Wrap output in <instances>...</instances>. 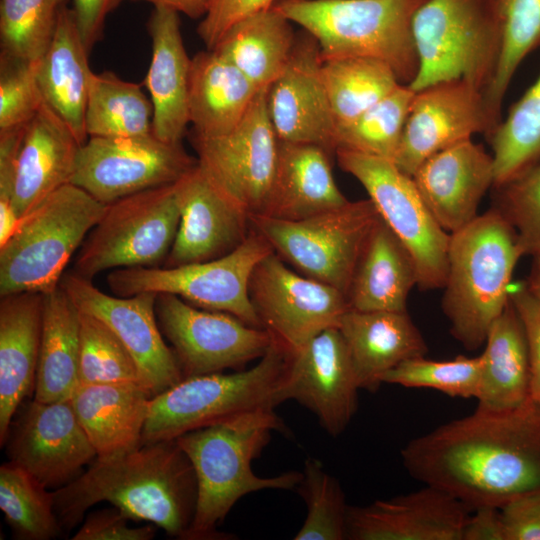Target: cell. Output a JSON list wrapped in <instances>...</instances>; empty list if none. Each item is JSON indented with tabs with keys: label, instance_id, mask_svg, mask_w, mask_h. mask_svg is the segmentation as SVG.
Instances as JSON below:
<instances>
[{
	"label": "cell",
	"instance_id": "6da1fadb",
	"mask_svg": "<svg viewBox=\"0 0 540 540\" xmlns=\"http://www.w3.org/2000/svg\"><path fill=\"white\" fill-rule=\"evenodd\" d=\"M407 472L471 511L502 507L540 489V406L532 399L510 411L476 410L409 441Z\"/></svg>",
	"mask_w": 540,
	"mask_h": 540
},
{
	"label": "cell",
	"instance_id": "7a4b0ae2",
	"mask_svg": "<svg viewBox=\"0 0 540 540\" xmlns=\"http://www.w3.org/2000/svg\"><path fill=\"white\" fill-rule=\"evenodd\" d=\"M197 495L194 467L176 439L96 457L85 472L53 491L62 530L70 531L90 507L107 501L130 520L151 522L178 539L192 523Z\"/></svg>",
	"mask_w": 540,
	"mask_h": 540
},
{
	"label": "cell",
	"instance_id": "3957f363",
	"mask_svg": "<svg viewBox=\"0 0 540 540\" xmlns=\"http://www.w3.org/2000/svg\"><path fill=\"white\" fill-rule=\"evenodd\" d=\"M272 431L286 434L288 429L273 408H261L176 439L194 467L198 484L195 514L184 540L230 539L217 527L240 498L265 489L295 490L302 472L264 478L251 468L270 442Z\"/></svg>",
	"mask_w": 540,
	"mask_h": 540
},
{
	"label": "cell",
	"instance_id": "277c9868",
	"mask_svg": "<svg viewBox=\"0 0 540 540\" xmlns=\"http://www.w3.org/2000/svg\"><path fill=\"white\" fill-rule=\"evenodd\" d=\"M522 252L514 229L493 207L450 234L442 310L452 336L466 349L485 344L510 300Z\"/></svg>",
	"mask_w": 540,
	"mask_h": 540
},
{
	"label": "cell",
	"instance_id": "5b68a950",
	"mask_svg": "<svg viewBox=\"0 0 540 540\" xmlns=\"http://www.w3.org/2000/svg\"><path fill=\"white\" fill-rule=\"evenodd\" d=\"M426 0H280L273 5L317 41L322 61L370 57L409 85L419 62L412 20Z\"/></svg>",
	"mask_w": 540,
	"mask_h": 540
},
{
	"label": "cell",
	"instance_id": "8992f818",
	"mask_svg": "<svg viewBox=\"0 0 540 540\" xmlns=\"http://www.w3.org/2000/svg\"><path fill=\"white\" fill-rule=\"evenodd\" d=\"M106 208L72 183L46 197L0 246V296L56 289L72 255Z\"/></svg>",
	"mask_w": 540,
	"mask_h": 540
},
{
	"label": "cell",
	"instance_id": "52a82bcc",
	"mask_svg": "<svg viewBox=\"0 0 540 540\" xmlns=\"http://www.w3.org/2000/svg\"><path fill=\"white\" fill-rule=\"evenodd\" d=\"M290 352L273 341L249 369L183 378L149 401L142 445L175 440L232 416L279 405Z\"/></svg>",
	"mask_w": 540,
	"mask_h": 540
},
{
	"label": "cell",
	"instance_id": "ba28073f",
	"mask_svg": "<svg viewBox=\"0 0 540 540\" xmlns=\"http://www.w3.org/2000/svg\"><path fill=\"white\" fill-rule=\"evenodd\" d=\"M412 35L419 62L412 90L463 79L485 92L499 53L487 0H426L413 17Z\"/></svg>",
	"mask_w": 540,
	"mask_h": 540
},
{
	"label": "cell",
	"instance_id": "9c48e42d",
	"mask_svg": "<svg viewBox=\"0 0 540 540\" xmlns=\"http://www.w3.org/2000/svg\"><path fill=\"white\" fill-rule=\"evenodd\" d=\"M379 218L373 202L366 199L300 220L250 215V223L299 273L346 295L362 247Z\"/></svg>",
	"mask_w": 540,
	"mask_h": 540
},
{
	"label": "cell",
	"instance_id": "30bf717a",
	"mask_svg": "<svg viewBox=\"0 0 540 540\" xmlns=\"http://www.w3.org/2000/svg\"><path fill=\"white\" fill-rule=\"evenodd\" d=\"M272 252L270 244L251 228L244 242L224 256L175 267L118 268L108 274L107 283L118 296L173 294L196 307L226 312L262 328L249 296V282L256 265Z\"/></svg>",
	"mask_w": 540,
	"mask_h": 540
},
{
	"label": "cell",
	"instance_id": "8fae6325",
	"mask_svg": "<svg viewBox=\"0 0 540 540\" xmlns=\"http://www.w3.org/2000/svg\"><path fill=\"white\" fill-rule=\"evenodd\" d=\"M173 184L108 204L76 259L74 273L92 280L105 270L154 267L167 258L180 220Z\"/></svg>",
	"mask_w": 540,
	"mask_h": 540
},
{
	"label": "cell",
	"instance_id": "7c38bea8",
	"mask_svg": "<svg viewBox=\"0 0 540 540\" xmlns=\"http://www.w3.org/2000/svg\"><path fill=\"white\" fill-rule=\"evenodd\" d=\"M340 168L365 188L381 219L409 250L421 290L444 287L450 234L435 220L413 178L393 161L345 149L335 151Z\"/></svg>",
	"mask_w": 540,
	"mask_h": 540
},
{
	"label": "cell",
	"instance_id": "4fadbf2b",
	"mask_svg": "<svg viewBox=\"0 0 540 540\" xmlns=\"http://www.w3.org/2000/svg\"><path fill=\"white\" fill-rule=\"evenodd\" d=\"M267 90L259 91L232 131L215 137H191L202 171L249 215L262 214L278 160L279 139L268 114Z\"/></svg>",
	"mask_w": 540,
	"mask_h": 540
},
{
	"label": "cell",
	"instance_id": "5bb4252c",
	"mask_svg": "<svg viewBox=\"0 0 540 540\" xmlns=\"http://www.w3.org/2000/svg\"><path fill=\"white\" fill-rule=\"evenodd\" d=\"M197 164L181 143L149 133L89 137L80 147L72 184L108 205L123 197L179 180Z\"/></svg>",
	"mask_w": 540,
	"mask_h": 540
},
{
	"label": "cell",
	"instance_id": "9a60e30c",
	"mask_svg": "<svg viewBox=\"0 0 540 540\" xmlns=\"http://www.w3.org/2000/svg\"><path fill=\"white\" fill-rule=\"evenodd\" d=\"M155 309L184 378L242 370L260 359L274 341L264 328L226 312L198 309L173 294H157Z\"/></svg>",
	"mask_w": 540,
	"mask_h": 540
},
{
	"label": "cell",
	"instance_id": "2e32d148",
	"mask_svg": "<svg viewBox=\"0 0 540 540\" xmlns=\"http://www.w3.org/2000/svg\"><path fill=\"white\" fill-rule=\"evenodd\" d=\"M249 296L262 328L289 352L338 327L350 309L342 291L291 270L275 252L254 268Z\"/></svg>",
	"mask_w": 540,
	"mask_h": 540
},
{
	"label": "cell",
	"instance_id": "e0dca14e",
	"mask_svg": "<svg viewBox=\"0 0 540 540\" xmlns=\"http://www.w3.org/2000/svg\"><path fill=\"white\" fill-rule=\"evenodd\" d=\"M4 444L9 461L55 490L76 479L97 457L70 399L25 400L10 423Z\"/></svg>",
	"mask_w": 540,
	"mask_h": 540
},
{
	"label": "cell",
	"instance_id": "ac0fdd59",
	"mask_svg": "<svg viewBox=\"0 0 540 540\" xmlns=\"http://www.w3.org/2000/svg\"><path fill=\"white\" fill-rule=\"evenodd\" d=\"M500 124L484 91L463 79L442 81L415 91L395 165L412 177L430 156Z\"/></svg>",
	"mask_w": 540,
	"mask_h": 540
},
{
	"label": "cell",
	"instance_id": "d6986e66",
	"mask_svg": "<svg viewBox=\"0 0 540 540\" xmlns=\"http://www.w3.org/2000/svg\"><path fill=\"white\" fill-rule=\"evenodd\" d=\"M60 286L81 312L98 318L117 335L134 358L142 384L152 397L184 378L156 322L157 294L111 296L74 272L65 274Z\"/></svg>",
	"mask_w": 540,
	"mask_h": 540
},
{
	"label": "cell",
	"instance_id": "ffe728a7",
	"mask_svg": "<svg viewBox=\"0 0 540 540\" xmlns=\"http://www.w3.org/2000/svg\"><path fill=\"white\" fill-rule=\"evenodd\" d=\"M359 389L345 341L338 327H331L290 352L277 401H297L335 437L356 413Z\"/></svg>",
	"mask_w": 540,
	"mask_h": 540
},
{
	"label": "cell",
	"instance_id": "44dd1931",
	"mask_svg": "<svg viewBox=\"0 0 540 540\" xmlns=\"http://www.w3.org/2000/svg\"><path fill=\"white\" fill-rule=\"evenodd\" d=\"M173 187L180 220L166 267L224 256L249 235L250 215L209 180L198 162Z\"/></svg>",
	"mask_w": 540,
	"mask_h": 540
},
{
	"label": "cell",
	"instance_id": "7402d4cb",
	"mask_svg": "<svg viewBox=\"0 0 540 540\" xmlns=\"http://www.w3.org/2000/svg\"><path fill=\"white\" fill-rule=\"evenodd\" d=\"M317 41L297 36L283 72L267 90L268 114L279 141L308 143L334 150L336 121L321 74Z\"/></svg>",
	"mask_w": 540,
	"mask_h": 540
},
{
	"label": "cell",
	"instance_id": "603a6c76",
	"mask_svg": "<svg viewBox=\"0 0 540 540\" xmlns=\"http://www.w3.org/2000/svg\"><path fill=\"white\" fill-rule=\"evenodd\" d=\"M471 510L429 485L366 506H348L349 540H462Z\"/></svg>",
	"mask_w": 540,
	"mask_h": 540
},
{
	"label": "cell",
	"instance_id": "cb8c5ba5",
	"mask_svg": "<svg viewBox=\"0 0 540 540\" xmlns=\"http://www.w3.org/2000/svg\"><path fill=\"white\" fill-rule=\"evenodd\" d=\"M412 178L435 220L451 234L479 215L482 198L494 186V161L470 139L427 158Z\"/></svg>",
	"mask_w": 540,
	"mask_h": 540
},
{
	"label": "cell",
	"instance_id": "d4e9b609",
	"mask_svg": "<svg viewBox=\"0 0 540 540\" xmlns=\"http://www.w3.org/2000/svg\"><path fill=\"white\" fill-rule=\"evenodd\" d=\"M81 145L69 126L43 102L24 128L15 160L12 205L20 219L71 182Z\"/></svg>",
	"mask_w": 540,
	"mask_h": 540
},
{
	"label": "cell",
	"instance_id": "484cf974",
	"mask_svg": "<svg viewBox=\"0 0 540 540\" xmlns=\"http://www.w3.org/2000/svg\"><path fill=\"white\" fill-rule=\"evenodd\" d=\"M178 14L167 7H154L148 21L152 57L144 80L153 105V133L170 143H181L189 124L191 59L184 47Z\"/></svg>",
	"mask_w": 540,
	"mask_h": 540
},
{
	"label": "cell",
	"instance_id": "4316f807",
	"mask_svg": "<svg viewBox=\"0 0 540 540\" xmlns=\"http://www.w3.org/2000/svg\"><path fill=\"white\" fill-rule=\"evenodd\" d=\"M338 329L360 389L376 392L383 376L401 362L425 356L426 342L407 311L349 309Z\"/></svg>",
	"mask_w": 540,
	"mask_h": 540
},
{
	"label": "cell",
	"instance_id": "83f0119b",
	"mask_svg": "<svg viewBox=\"0 0 540 540\" xmlns=\"http://www.w3.org/2000/svg\"><path fill=\"white\" fill-rule=\"evenodd\" d=\"M43 294L24 292L0 302V443L20 405L34 392Z\"/></svg>",
	"mask_w": 540,
	"mask_h": 540
},
{
	"label": "cell",
	"instance_id": "f1b7e54d",
	"mask_svg": "<svg viewBox=\"0 0 540 540\" xmlns=\"http://www.w3.org/2000/svg\"><path fill=\"white\" fill-rule=\"evenodd\" d=\"M151 398L141 384L99 383L79 384L70 401L97 458L107 459L142 445Z\"/></svg>",
	"mask_w": 540,
	"mask_h": 540
},
{
	"label": "cell",
	"instance_id": "f546056e",
	"mask_svg": "<svg viewBox=\"0 0 540 540\" xmlns=\"http://www.w3.org/2000/svg\"><path fill=\"white\" fill-rule=\"evenodd\" d=\"M322 146L279 141L272 188L262 214L283 220L304 219L346 204Z\"/></svg>",
	"mask_w": 540,
	"mask_h": 540
},
{
	"label": "cell",
	"instance_id": "4dcf8cb0",
	"mask_svg": "<svg viewBox=\"0 0 540 540\" xmlns=\"http://www.w3.org/2000/svg\"><path fill=\"white\" fill-rule=\"evenodd\" d=\"M414 286L417 272L412 255L380 217L358 257L346 293L349 307L358 311L404 312Z\"/></svg>",
	"mask_w": 540,
	"mask_h": 540
},
{
	"label": "cell",
	"instance_id": "1f68e13d",
	"mask_svg": "<svg viewBox=\"0 0 540 540\" xmlns=\"http://www.w3.org/2000/svg\"><path fill=\"white\" fill-rule=\"evenodd\" d=\"M262 88L214 50L191 58L188 91L193 135L215 137L232 131Z\"/></svg>",
	"mask_w": 540,
	"mask_h": 540
},
{
	"label": "cell",
	"instance_id": "d6a6232c",
	"mask_svg": "<svg viewBox=\"0 0 540 540\" xmlns=\"http://www.w3.org/2000/svg\"><path fill=\"white\" fill-rule=\"evenodd\" d=\"M72 8L58 17L52 41L37 62V82L43 101L69 126L78 141L87 139L85 110L92 71Z\"/></svg>",
	"mask_w": 540,
	"mask_h": 540
},
{
	"label": "cell",
	"instance_id": "836d02e7",
	"mask_svg": "<svg viewBox=\"0 0 540 540\" xmlns=\"http://www.w3.org/2000/svg\"><path fill=\"white\" fill-rule=\"evenodd\" d=\"M477 408L510 411L530 397V366L525 329L511 299L491 325L485 341Z\"/></svg>",
	"mask_w": 540,
	"mask_h": 540
},
{
	"label": "cell",
	"instance_id": "e575fe53",
	"mask_svg": "<svg viewBox=\"0 0 540 540\" xmlns=\"http://www.w3.org/2000/svg\"><path fill=\"white\" fill-rule=\"evenodd\" d=\"M80 310L63 288L43 294L41 343L34 399H70L79 383Z\"/></svg>",
	"mask_w": 540,
	"mask_h": 540
},
{
	"label": "cell",
	"instance_id": "d590c367",
	"mask_svg": "<svg viewBox=\"0 0 540 540\" xmlns=\"http://www.w3.org/2000/svg\"><path fill=\"white\" fill-rule=\"evenodd\" d=\"M291 23L272 6L235 23L212 50L257 87H269L292 54L297 36Z\"/></svg>",
	"mask_w": 540,
	"mask_h": 540
},
{
	"label": "cell",
	"instance_id": "8d00e7d4",
	"mask_svg": "<svg viewBox=\"0 0 540 540\" xmlns=\"http://www.w3.org/2000/svg\"><path fill=\"white\" fill-rule=\"evenodd\" d=\"M153 105L141 86L111 71L92 73L85 110L88 137H130L153 132Z\"/></svg>",
	"mask_w": 540,
	"mask_h": 540
},
{
	"label": "cell",
	"instance_id": "74e56055",
	"mask_svg": "<svg viewBox=\"0 0 540 540\" xmlns=\"http://www.w3.org/2000/svg\"><path fill=\"white\" fill-rule=\"evenodd\" d=\"M495 22L499 53L484 95L490 111L501 122L502 104L524 58L540 47V0H487Z\"/></svg>",
	"mask_w": 540,
	"mask_h": 540
},
{
	"label": "cell",
	"instance_id": "f35d334b",
	"mask_svg": "<svg viewBox=\"0 0 540 540\" xmlns=\"http://www.w3.org/2000/svg\"><path fill=\"white\" fill-rule=\"evenodd\" d=\"M321 74L336 126L351 121L402 84L387 63L370 57L322 61Z\"/></svg>",
	"mask_w": 540,
	"mask_h": 540
},
{
	"label": "cell",
	"instance_id": "ab89813d",
	"mask_svg": "<svg viewBox=\"0 0 540 540\" xmlns=\"http://www.w3.org/2000/svg\"><path fill=\"white\" fill-rule=\"evenodd\" d=\"M499 187L540 162V75L487 137Z\"/></svg>",
	"mask_w": 540,
	"mask_h": 540
},
{
	"label": "cell",
	"instance_id": "60d3db41",
	"mask_svg": "<svg viewBox=\"0 0 540 540\" xmlns=\"http://www.w3.org/2000/svg\"><path fill=\"white\" fill-rule=\"evenodd\" d=\"M415 91L400 84L349 122L336 126L334 150L345 149L394 161Z\"/></svg>",
	"mask_w": 540,
	"mask_h": 540
},
{
	"label": "cell",
	"instance_id": "b9f144b4",
	"mask_svg": "<svg viewBox=\"0 0 540 540\" xmlns=\"http://www.w3.org/2000/svg\"><path fill=\"white\" fill-rule=\"evenodd\" d=\"M47 489L16 463L1 465L0 508L18 539L49 540L61 532L53 491Z\"/></svg>",
	"mask_w": 540,
	"mask_h": 540
},
{
	"label": "cell",
	"instance_id": "7bdbcfd3",
	"mask_svg": "<svg viewBox=\"0 0 540 540\" xmlns=\"http://www.w3.org/2000/svg\"><path fill=\"white\" fill-rule=\"evenodd\" d=\"M67 0H0L1 53L38 62L54 36Z\"/></svg>",
	"mask_w": 540,
	"mask_h": 540
},
{
	"label": "cell",
	"instance_id": "ee69618b",
	"mask_svg": "<svg viewBox=\"0 0 540 540\" xmlns=\"http://www.w3.org/2000/svg\"><path fill=\"white\" fill-rule=\"evenodd\" d=\"M295 490L304 500L307 514L294 536L295 540L347 539L345 494L338 479L329 474L322 462L308 457L302 478Z\"/></svg>",
	"mask_w": 540,
	"mask_h": 540
},
{
	"label": "cell",
	"instance_id": "f6af8a7d",
	"mask_svg": "<svg viewBox=\"0 0 540 540\" xmlns=\"http://www.w3.org/2000/svg\"><path fill=\"white\" fill-rule=\"evenodd\" d=\"M79 384H142L137 364L117 335L80 311Z\"/></svg>",
	"mask_w": 540,
	"mask_h": 540
},
{
	"label": "cell",
	"instance_id": "bcb514c9",
	"mask_svg": "<svg viewBox=\"0 0 540 540\" xmlns=\"http://www.w3.org/2000/svg\"><path fill=\"white\" fill-rule=\"evenodd\" d=\"M482 368V355L458 356L446 361L422 356L401 362L383 376L382 382L407 388L435 389L452 397L476 398Z\"/></svg>",
	"mask_w": 540,
	"mask_h": 540
},
{
	"label": "cell",
	"instance_id": "7dc6e473",
	"mask_svg": "<svg viewBox=\"0 0 540 540\" xmlns=\"http://www.w3.org/2000/svg\"><path fill=\"white\" fill-rule=\"evenodd\" d=\"M494 205L514 229L523 256H540V162L495 187Z\"/></svg>",
	"mask_w": 540,
	"mask_h": 540
},
{
	"label": "cell",
	"instance_id": "c3c4849f",
	"mask_svg": "<svg viewBox=\"0 0 540 540\" xmlns=\"http://www.w3.org/2000/svg\"><path fill=\"white\" fill-rule=\"evenodd\" d=\"M43 102L37 62L0 53V131L26 125Z\"/></svg>",
	"mask_w": 540,
	"mask_h": 540
},
{
	"label": "cell",
	"instance_id": "681fc988",
	"mask_svg": "<svg viewBox=\"0 0 540 540\" xmlns=\"http://www.w3.org/2000/svg\"><path fill=\"white\" fill-rule=\"evenodd\" d=\"M275 0H209L197 32L207 49L215 48L223 35L240 20L270 9Z\"/></svg>",
	"mask_w": 540,
	"mask_h": 540
},
{
	"label": "cell",
	"instance_id": "f907efd6",
	"mask_svg": "<svg viewBox=\"0 0 540 540\" xmlns=\"http://www.w3.org/2000/svg\"><path fill=\"white\" fill-rule=\"evenodd\" d=\"M525 329L530 366V397L540 406V302L525 282L509 289Z\"/></svg>",
	"mask_w": 540,
	"mask_h": 540
},
{
	"label": "cell",
	"instance_id": "816d5d0a",
	"mask_svg": "<svg viewBox=\"0 0 540 540\" xmlns=\"http://www.w3.org/2000/svg\"><path fill=\"white\" fill-rule=\"evenodd\" d=\"M130 520L118 508L103 509L91 513L73 540H151L156 530L152 525L131 527Z\"/></svg>",
	"mask_w": 540,
	"mask_h": 540
},
{
	"label": "cell",
	"instance_id": "f5cc1de1",
	"mask_svg": "<svg viewBox=\"0 0 540 540\" xmlns=\"http://www.w3.org/2000/svg\"><path fill=\"white\" fill-rule=\"evenodd\" d=\"M505 540H540V489L499 508Z\"/></svg>",
	"mask_w": 540,
	"mask_h": 540
},
{
	"label": "cell",
	"instance_id": "db71d44e",
	"mask_svg": "<svg viewBox=\"0 0 540 540\" xmlns=\"http://www.w3.org/2000/svg\"><path fill=\"white\" fill-rule=\"evenodd\" d=\"M122 0H73V13L82 41L91 52L102 36L108 13Z\"/></svg>",
	"mask_w": 540,
	"mask_h": 540
},
{
	"label": "cell",
	"instance_id": "11a10c76",
	"mask_svg": "<svg viewBox=\"0 0 540 540\" xmlns=\"http://www.w3.org/2000/svg\"><path fill=\"white\" fill-rule=\"evenodd\" d=\"M462 540H505L500 509L482 506L471 511Z\"/></svg>",
	"mask_w": 540,
	"mask_h": 540
},
{
	"label": "cell",
	"instance_id": "9f6ffc18",
	"mask_svg": "<svg viewBox=\"0 0 540 540\" xmlns=\"http://www.w3.org/2000/svg\"><path fill=\"white\" fill-rule=\"evenodd\" d=\"M150 2L154 7H167L183 13L191 18L203 17L206 13L209 0H142Z\"/></svg>",
	"mask_w": 540,
	"mask_h": 540
},
{
	"label": "cell",
	"instance_id": "6f0895ef",
	"mask_svg": "<svg viewBox=\"0 0 540 540\" xmlns=\"http://www.w3.org/2000/svg\"><path fill=\"white\" fill-rule=\"evenodd\" d=\"M525 283L540 302V256L532 258L531 269Z\"/></svg>",
	"mask_w": 540,
	"mask_h": 540
}]
</instances>
